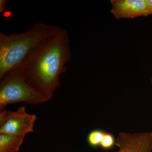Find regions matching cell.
<instances>
[{
  "mask_svg": "<svg viewBox=\"0 0 152 152\" xmlns=\"http://www.w3.org/2000/svg\"><path fill=\"white\" fill-rule=\"evenodd\" d=\"M70 45L67 31L62 28L43 41L18 68L26 81L49 101L60 86V75L66 72L72 58Z\"/></svg>",
  "mask_w": 152,
  "mask_h": 152,
  "instance_id": "1",
  "label": "cell"
},
{
  "mask_svg": "<svg viewBox=\"0 0 152 152\" xmlns=\"http://www.w3.org/2000/svg\"><path fill=\"white\" fill-rule=\"evenodd\" d=\"M111 13L117 20L152 15L146 0H111Z\"/></svg>",
  "mask_w": 152,
  "mask_h": 152,
  "instance_id": "6",
  "label": "cell"
},
{
  "mask_svg": "<svg viewBox=\"0 0 152 152\" xmlns=\"http://www.w3.org/2000/svg\"><path fill=\"white\" fill-rule=\"evenodd\" d=\"M25 137L0 134V152H18Z\"/></svg>",
  "mask_w": 152,
  "mask_h": 152,
  "instance_id": "7",
  "label": "cell"
},
{
  "mask_svg": "<svg viewBox=\"0 0 152 152\" xmlns=\"http://www.w3.org/2000/svg\"><path fill=\"white\" fill-rule=\"evenodd\" d=\"M146 1L149 9L152 13V0H146Z\"/></svg>",
  "mask_w": 152,
  "mask_h": 152,
  "instance_id": "11",
  "label": "cell"
},
{
  "mask_svg": "<svg viewBox=\"0 0 152 152\" xmlns=\"http://www.w3.org/2000/svg\"><path fill=\"white\" fill-rule=\"evenodd\" d=\"M151 84L152 85V78L151 80Z\"/></svg>",
  "mask_w": 152,
  "mask_h": 152,
  "instance_id": "12",
  "label": "cell"
},
{
  "mask_svg": "<svg viewBox=\"0 0 152 152\" xmlns=\"http://www.w3.org/2000/svg\"><path fill=\"white\" fill-rule=\"evenodd\" d=\"M37 120V115L28 113L24 106L15 112L1 109L0 134L25 137L27 134L34 132Z\"/></svg>",
  "mask_w": 152,
  "mask_h": 152,
  "instance_id": "4",
  "label": "cell"
},
{
  "mask_svg": "<svg viewBox=\"0 0 152 152\" xmlns=\"http://www.w3.org/2000/svg\"><path fill=\"white\" fill-rule=\"evenodd\" d=\"M116 140L114 136L110 133L105 132L101 142L100 146L103 149L109 150L115 145Z\"/></svg>",
  "mask_w": 152,
  "mask_h": 152,
  "instance_id": "9",
  "label": "cell"
},
{
  "mask_svg": "<svg viewBox=\"0 0 152 152\" xmlns=\"http://www.w3.org/2000/svg\"><path fill=\"white\" fill-rule=\"evenodd\" d=\"M62 29L58 26L37 22L22 33L7 34L0 31V79L18 68L34 49Z\"/></svg>",
  "mask_w": 152,
  "mask_h": 152,
  "instance_id": "2",
  "label": "cell"
},
{
  "mask_svg": "<svg viewBox=\"0 0 152 152\" xmlns=\"http://www.w3.org/2000/svg\"><path fill=\"white\" fill-rule=\"evenodd\" d=\"M7 1L6 0H0V13L2 12L5 8Z\"/></svg>",
  "mask_w": 152,
  "mask_h": 152,
  "instance_id": "10",
  "label": "cell"
},
{
  "mask_svg": "<svg viewBox=\"0 0 152 152\" xmlns=\"http://www.w3.org/2000/svg\"><path fill=\"white\" fill-rule=\"evenodd\" d=\"M48 101L26 81L18 69L10 71L0 79V110L21 102L41 104Z\"/></svg>",
  "mask_w": 152,
  "mask_h": 152,
  "instance_id": "3",
  "label": "cell"
},
{
  "mask_svg": "<svg viewBox=\"0 0 152 152\" xmlns=\"http://www.w3.org/2000/svg\"><path fill=\"white\" fill-rule=\"evenodd\" d=\"M104 132L99 129L94 130L89 134L87 140L90 146L97 147L100 146Z\"/></svg>",
  "mask_w": 152,
  "mask_h": 152,
  "instance_id": "8",
  "label": "cell"
},
{
  "mask_svg": "<svg viewBox=\"0 0 152 152\" xmlns=\"http://www.w3.org/2000/svg\"><path fill=\"white\" fill-rule=\"evenodd\" d=\"M117 152H151L152 132H121L116 139Z\"/></svg>",
  "mask_w": 152,
  "mask_h": 152,
  "instance_id": "5",
  "label": "cell"
}]
</instances>
